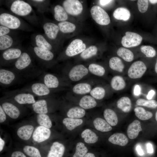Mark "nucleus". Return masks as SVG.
<instances>
[{
    "label": "nucleus",
    "instance_id": "79ce46f5",
    "mask_svg": "<svg viewBox=\"0 0 157 157\" xmlns=\"http://www.w3.org/2000/svg\"><path fill=\"white\" fill-rule=\"evenodd\" d=\"M31 5L36 8L38 11L44 13L47 10L48 1L45 0H28L27 1Z\"/></svg>",
    "mask_w": 157,
    "mask_h": 157
},
{
    "label": "nucleus",
    "instance_id": "7c9ffc66",
    "mask_svg": "<svg viewBox=\"0 0 157 157\" xmlns=\"http://www.w3.org/2000/svg\"><path fill=\"white\" fill-rule=\"evenodd\" d=\"M104 116L107 122L111 126L116 125L118 122V118L115 112L110 108H106L104 111Z\"/></svg>",
    "mask_w": 157,
    "mask_h": 157
},
{
    "label": "nucleus",
    "instance_id": "c756f323",
    "mask_svg": "<svg viewBox=\"0 0 157 157\" xmlns=\"http://www.w3.org/2000/svg\"><path fill=\"white\" fill-rule=\"evenodd\" d=\"M113 16L116 19L126 21L128 20L131 16L129 11L124 7H119L116 9L113 13Z\"/></svg>",
    "mask_w": 157,
    "mask_h": 157
},
{
    "label": "nucleus",
    "instance_id": "473e14b6",
    "mask_svg": "<svg viewBox=\"0 0 157 157\" xmlns=\"http://www.w3.org/2000/svg\"><path fill=\"white\" fill-rule=\"evenodd\" d=\"M109 66L113 70L121 73L124 69V65L122 60L117 57L111 58L109 61Z\"/></svg>",
    "mask_w": 157,
    "mask_h": 157
},
{
    "label": "nucleus",
    "instance_id": "49530a36",
    "mask_svg": "<svg viewBox=\"0 0 157 157\" xmlns=\"http://www.w3.org/2000/svg\"><path fill=\"white\" fill-rule=\"evenodd\" d=\"M136 103L138 106L149 108H155L157 107V101L155 100H147L140 98L137 100Z\"/></svg>",
    "mask_w": 157,
    "mask_h": 157
},
{
    "label": "nucleus",
    "instance_id": "412c9836",
    "mask_svg": "<svg viewBox=\"0 0 157 157\" xmlns=\"http://www.w3.org/2000/svg\"><path fill=\"white\" fill-rule=\"evenodd\" d=\"M65 151V147L63 144L54 142L50 147L47 157H62Z\"/></svg>",
    "mask_w": 157,
    "mask_h": 157
},
{
    "label": "nucleus",
    "instance_id": "58836bf2",
    "mask_svg": "<svg viewBox=\"0 0 157 157\" xmlns=\"http://www.w3.org/2000/svg\"><path fill=\"white\" fill-rule=\"evenodd\" d=\"M136 116L140 119L146 120L151 118L153 116L152 113L146 110L141 107H137L134 109Z\"/></svg>",
    "mask_w": 157,
    "mask_h": 157
},
{
    "label": "nucleus",
    "instance_id": "3c124183",
    "mask_svg": "<svg viewBox=\"0 0 157 157\" xmlns=\"http://www.w3.org/2000/svg\"><path fill=\"white\" fill-rule=\"evenodd\" d=\"M137 4L138 9L140 13H144L147 11L149 7L148 0H138Z\"/></svg>",
    "mask_w": 157,
    "mask_h": 157
},
{
    "label": "nucleus",
    "instance_id": "f257e3e1",
    "mask_svg": "<svg viewBox=\"0 0 157 157\" xmlns=\"http://www.w3.org/2000/svg\"><path fill=\"white\" fill-rule=\"evenodd\" d=\"M6 4L11 13L24 18L32 23L36 24L39 20L31 5L27 1L22 0H10L7 1Z\"/></svg>",
    "mask_w": 157,
    "mask_h": 157
},
{
    "label": "nucleus",
    "instance_id": "864d4df0",
    "mask_svg": "<svg viewBox=\"0 0 157 157\" xmlns=\"http://www.w3.org/2000/svg\"><path fill=\"white\" fill-rule=\"evenodd\" d=\"M6 114L4 111L1 106L0 105V123H2L6 119Z\"/></svg>",
    "mask_w": 157,
    "mask_h": 157
},
{
    "label": "nucleus",
    "instance_id": "6e6d98bb",
    "mask_svg": "<svg viewBox=\"0 0 157 157\" xmlns=\"http://www.w3.org/2000/svg\"><path fill=\"white\" fill-rule=\"evenodd\" d=\"M147 151L148 153L151 154L154 152V149L152 144L148 143L147 144Z\"/></svg>",
    "mask_w": 157,
    "mask_h": 157
},
{
    "label": "nucleus",
    "instance_id": "a211bd4d",
    "mask_svg": "<svg viewBox=\"0 0 157 157\" xmlns=\"http://www.w3.org/2000/svg\"><path fill=\"white\" fill-rule=\"evenodd\" d=\"M50 89L44 83L38 82L33 84L29 90L32 93L37 96L45 97L50 93Z\"/></svg>",
    "mask_w": 157,
    "mask_h": 157
},
{
    "label": "nucleus",
    "instance_id": "f704fd0d",
    "mask_svg": "<svg viewBox=\"0 0 157 157\" xmlns=\"http://www.w3.org/2000/svg\"><path fill=\"white\" fill-rule=\"evenodd\" d=\"M63 123L66 128L69 131H72L76 127L81 125L83 120L80 119L72 118L69 117L64 118Z\"/></svg>",
    "mask_w": 157,
    "mask_h": 157
},
{
    "label": "nucleus",
    "instance_id": "de8ad7c7",
    "mask_svg": "<svg viewBox=\"0 0 157 157\" xmlns=\"http://www.w3.org/2000/svg\"><path fill=\"white\" fill-rule=\"evenodd\" d=\"M24 152L30 157H42L39 150L36 147L30 145L24 147Z\"/></svg>",
    "mask_w": 157,
    "mask_h": 157
},
{
    "label": "nucleus",
    "instance_id": "7ed1b4c3",
    "mask_svg": "<svg viewBox=\"0 0 157 157\" xmlns=\"http://www.w3.org/2000/svg\"><path fill=\"white\" fill-rule=\"evenodd\" d=\"M33 65L32 56L28 52L23 50L20 56L15 62L14 70L20 74L27 73Z\"/></svg>",
    "mask_w": 157,
    "mask_h": 157
},
{
    "label": "nucleus",
    "instance_id": "9b49d317",
    "mask_svg": "<svg viewBox=\"0 0 157 157\" xmlns=\"http://www.w3.org/2000/svg\"><path fill=\"white\" fill-rule=\"evenodd\" d=\"M42 23L44 35L49 40H53L57 38L60 31L58 25L51 22L44 21Z\"/></svg>",
    "mask_w": 157,
    "mask_h": 157
},
{
    "label": "nucleus",
    "instance_id": "39448f33",
    "mask_svg": "<svg viewBox=\"0 0 157 157\" xmlns=\"http://www.w3.org/2000/svg\"><path fill=\"white\" fill-rule=\"evenodd\" d=\"M90 13L93 19L99 24L106 25L110 23L109 15L100 7L96 5L93 6L90 10Z\"/></svg>",
    "mask_w": 157,
    "mask_h": 157
},
{
    "label": "nucleus",
    "instance_id": "ddd939ff",
    "mask_svg": "<svg viewBox=\"0 0 157 157\" xmlns=\"http://www.w3.org/2000/svg\"><path fill=\"white\" fill-rule=\"evenodd\" d=\"M88 70L82 64L76 65L70 70L68 76L69 79L74 81H78L88 74Z\"/></svg>",
    "mask_w": 157,
    "mask_h": 157
},
{
    "label": "nucleus",
    "instance_id": "37998d69",
    "mask_svg": "<svg viewBox=\"0 0 157 157\" xmlns=\"http://www.w3.org/2000/svg\"><path fill=\"white\" fill-rule=\"evenodd\" d=\"M88 69L91 73L98 76H102L105 73V68L103 66L95 63L90 64Z\"/></svg>",
    "mask_w": 157,
    "mask_h": 157
},
{
    "label": "nucleus",
    "instance_id": "f8f14e48",
    "mask_svg": "<svg viewBox=\"0 0 157 157\" xmlns=\"http://www.w3.org/2000/svg\"><path fill=\"white\" fill-rule=\"evenodd\" d=\"M17 78V73L10 70L1 68L0 83L1 85L8 86L15 82Z\"/></svg>",
    "mask_w": 157,
    "mask_h": 157
},
{
    "label": "nucleus",
    "instance_id": "680f3d73",
    "mask_svg": "<svg viewBox=\"0 0 157 157\" xmlns=\"http://www.w3.org/2000/svg\"><path fill=\"white\" fill-rule=\"evenodd\" d=\"M83 157H95L94 154L91 153H87Z\"/></svg>",
    "mask_w": 157,
    "mask_h": 157
},
{
    "label": "nucleus",
    "instance_id": "cd10ccee",
    "mask_svg": "<svg viewBox=\"0 0 157 157\" xmlns=\"http://www.w3.org/2000/svg\"><path fill=\"white\" fill-rule=\"evenodd\" d=\"M97 105V102L95 99L89 95H85L83 96L80 99L79 102L80 107L85 109L94 108Z\"/></svg>",
    "mask_w": 157,
    "mask_h": 157
},
{
    "label": "nucleus",
    "instance_id": "a878e982",
    "mask_svg": "<svg viewBox=\"0 0 157 157\" xmlns=\"http://www.w3.org/2000/svg\"><path fill=\"white\" fill-rule=\"evenodd\" d=\"M93 124L96 129L101 132H108L112 129L106 121L100 117L96 118L93 121Z\"/></svg>",
    "mask_w": 157,
    "mask_h": 157
},
{
    "label": "nucleus",
    "instance_id": "1a4fd4ad",
    "mask_svg": "<svg viewBox=\"0 0 157 157\" xmlns=\"http://www.w3.org/2000/svg\"><path fill=\"white\" fill-rule=\"evenodd\" d=\"M63 7L67 13L72 15L81 14L83 10L81 3L78 0H66L63 3Z\"/></svg>",
    "mask_w": 157,
    "mask_h": 157
},
{
    "label": "nucleus",
    "instance_id": "f03ea898",
    "mask_svg": "<svg viewBox=\"0 0 157 157\" xmlns=\"http://www.w3.org/2000/svg\"><path fill=\"white\" fill-rule=\"evenodd\" d=\"M0 25L6 26L12 30L29 31L31 27L20 17L11 12H0Z\"/></svg>",
    "mask_w": 157,
    "mask_h": 157
},
{
    "label": "nucleus",
    "instance_id": "8fccbe9b",
    "mask_svg": "<svg viewBox=\"0 0 157 157\" xmlns=\"http://www.w3.org/2000/svg\"><path fill=\"white\" fill-rule=\"evenodd\" d=\"M141 52L148 58H152L156 55V51L154 48L149 45H142L140 48Z\"/></svg>",
    "mask_w": 157,
    "mask_h": 157
},
{
    "label": "nucleus",
    "instance_id": "052dcab7",
    "mask_svg": "<svg viewBox=\"0 0 157 157\" xmlns=\"http://www.w3.org/2000/svg\"><path fill=\"white\" fill-rule=\"evenodd\" d=\"M155 92L153 90H151L148 93V95L147 96V98L148 99L150 100L153 97L154 94Z\"/></svg>",
    "mask_w": 157,
    "mask_h": 157
},
{
    "label": "nucleus",
    "instance_id": "c85d7f7f",
    "mask_svg": "<svg viewBox=\"0 0 157 157\" xmlns=\"http://www.w3.org/2000/svg\"><path fill=\"white\" fill-rule=\"evenodd\" d=\"M117 107L124 113H128L132 108V102L130 99L128 97H122L117 101Z\"/></svg>",
    "mask_w": 157,
    "mask_h": 157
},
{
    "label": "nucleus",
    "instance_id": "5701e85b",
    "mask_svg": "<svg viewBox=\"0 0 157 157\" xmlns=\"http://www.w3.org/2000/svg\"><path fill=\"white\" fill-rule=\"evenodd\" d=\"M33 111L37 114H47L48 112V102L46 99L38 100L32 104Z\"/></svg>",
    "mask_w": 157,
    "mask_h": 157
},
{
    "label": "nucleus",
    "instance_id": "f3484780",
    "mask_svg": "<svg viewBox=\"0 0 157 157\" xmlns=\"http://www.w3.org/2000/svg\"><path fill=\"white\" fill-rule=\"evenodd\" d=\"M13 100L19 104H31L36 102L34 95L31 93L22 92L16 94L13 96Z\"/></svg>",
    "mask_w": 157,
    "mask_h": 157
},
{
    "label": "nucleus",
    "instance_id": "6e6552de",
    "mask_svg": "<svg viewBox=\"0 0 157 157\" xmlns=\"http://www.w3.org/2000/svg\"><path fill=\"white\" fill-rule=\"evenodd\" d=\"M142 37L139 34L131 31H127L125 35L122 38L121 43L126 48H130L138 46L141 43Z\"/></svg>",
    "mask_w": 157,
    "mask_h": 157
},
{
    "label": "nucleus",
    "instance_id": "4be33fe9",
    "mask_svg": "<svg viewBox=\"0 0 157 157\" xmlns=\"http://www.w3.org/2000/svg\"><path fill=\"white\" fill-rule=\"evenodd\" d=\"M142 130L140 122L138 120H135L128 126L127 134L130 139H133L137 137L139 132Z\"/></svg>",
    "mask_w": 157,
    "mask_h": 157
},
{
    "label": "nucleus",
    "instance_id": "0eeeda50",
    "mask_svg": "<svg viewBox=\"0 0 157 157\" xmlns=\"http://www.w3.org/2000/svg\"><path fill=\"white\" fill-rule=\"evenodd\" d=\"M31 48L30 51L32 54L44 65H46V63L52 60L54 58V54L51 51L35 46Z\"/></svg>",
    "mask_w": 157,
    "mask_h": 157
},
{
    "label": "nucleus",
    "instance_id": "338daca9",
    "mask_svg": "<svg viewBox=\"0 0 157 157\" xmlns=\"http://www.w3.org/2000/svg\"><path fill=\"white\" fill-rule=\"evenodd\" d=\"M155 118L156 120L157 121V110L156 111L155 113Z\"/></svg>",
    "mask_w": 157,
    "mask_h": 157
},
{
    "label": "nucleus",
    "instance_id": "20e7f679",
    "mask_svg": "<svg viewBox=\"0 0 157 157\" xmlns=\"http://www.w3.org/2000/svg\"><path fill=\"white\" fill-rule=\"evenodd\" d=\"M23 50L18 47H14L3 51L0 56L1 66L6 65L16 60L20 56Z\"/></svg>",
    "mask_w": 157,
    "mask_h": 157
},
{
    "label": "nucleus",
    "instance_id": "2f4dec72",
    "mask_svg": "<svg viewBox=\"0 0 157 157\" xmlns=\"http://www.w3.org/2000/svg\"><path fill=\"white\" fill-rule=\"evenodd\" d=\"M55 19L60 22L66 21L67 19V13L63 7L59 5L55 6L54 8Z\"/></svg>",
    "mask_w": 157,
    "mask_h": 157
},
{
    "label": "nucleus",
    "instance_id": "b1692460",
    "mask_svg": "<svg viewBox=\"0 0 157 157\" xmlns=\"http://www.w3.org/2000/svg\"><path fill=\"white\" fill-rule=\"evenodd\" d=\"M108 140L111 143L122 146L126 145L128 142V139L124 134L117 133L111 135Z\"/></svg>",
    "mask_w": 157,
    "mask_h": 157
},
{
    "label": "nucleus",
    "instance_id": "4c0bfd02",
    "mask_svg": "<svg viewBox=\"0 0 157 157\" xmlns=\"http://www.w3.org/2000/svg\"><path fill=\"white\" fill-rule=\"evenodd\" d=\"M117 53L118 56L126 62H131L134 59L133 53L130 50L126 48H119L117 50Z\"/></svg>",
    "mask_w": 157,
    "mask_h": 157
},
{
    "label": "nucleus",
    "instance_id": "72a5a7b5",
    "mask_svg": "<svg viewBox=\"0 0 157 157\" xmlns=\"http://www.w3.org/2000/svg\"><path fill=\"white\" fill-rule=\"evenodd\" d=\"M81 137L84 139L85 142L93 144L97 142L98 136L93 131L89 129L84 130L81 133Z\"/></svg>",
    "mask_w": 157,
    "mask_h": 157
},
{
    "label": "nucleus",
    "instance_id": "4468645a",
    "mask_svg": "<svg viewBox=\"0 0 157 157\" xmlns=\"http://www.w3.org/2000/svg\"><path fill=\"white\" fill-rule=\"evenodd\" d=\"M51 134V131L50 129L39 126L34 130L32 137L34 141L41 143L48 140Z\"/></svg>",
    "mask_w": 157,
    "mask_h": 157
},
{
    "label": "nucleus",
    "instance_id": "9d476101",
    "mask_svg": "<svg viewBox=\"0 0 157 157\" xmlns=\"http://www.w3.org/2000/svg\"><path fill=\"white\" fill-rule=\"evenodd\" d=\"M85 44L81 39H77L73 40L67 46L65 53L68 57H72L81 53L85 49Z\"/></svg>",
    "mask_w": 157,
    "mask_h": 157
},
{
    "label": "nucleus",
    "instance_id": "ea45409f",
    "mask_svg": "<svg viewBox=\"0 0 157 157\" xmlns=\"http://www.w3.org/2000/svg\"><path fill=\"white\" fill-rule=\"evenodd\" d=\"M36 119L38 123L40 126L50 129L52 126L51 121L47 114H38Z\"/></svg>",
    "mask_w": 157,
    "mask_h": 157
},
{
    "label": "nucleus",
    "instance_id": "4d7b16f0",
    "mask_svg": "<svg viewBox=\"0 0 157 157\" xmlns=\"http://www.w3.org/2000/svg\"><path fill=\"white\" fill-rule=\"evenodd\" d=\"M136 150L138 154L140 156H143L144 154V152L141 146L138 145L136 147Z\"/></svg>",
    "mask_w": 157,
    "mask_h": 157
},
{
    "label": "nucleus",
    "instance_id": "2eb2a0df",
    "mask_svg": "<svg viewBox=\"0 0 157 157\" xmlns=\"http://www.w3.org/2000/svg\"><path fill=\"white\" fill-rule=\"evenodd\" d=\"M18 37L13 34L7 35L0 37V50L3 51L15 47L20 42Z\"/></svg>",
    "mask_w": 157,
    "mask_h": 157
},
{
    "label": "nucleus",
    "instance_id": "13d9d810",
    "mask_svg": "<svg viewBox=\"0 0 157 157\" xmlns=\"http://www.w3.org/2000/svg\"><path fill=\"white\" fill-rule=\"evenodd\" d=\"M112 1L110 0H100L99 1V2L101 6H104L108 4Z\"/></svg>",
    "mask_w": 157,
    "mask_h": 157
},
{
    "label": "nucleus",
    "instance_id": "e433bc0d",
    "mask_svg": "<svg viewBox=\"0 0 157 157\" xmlns=\"http://www.w3.org/2000/svg\"><path fill=\"white\" fill-rule=\"evenodd\" d=\"M85 115L84 109L81 107H74L69 109L67 112L68 117L79 119L83 117Z\"/></svg>",
    "mask_w": 157,
    "mask_h": 157
},
{
    "label": "nucleus",
    "instance_id": "e2e57ef3",
    "mask_svg": "<svg viewBox=\"0 0 157 157\" xmlns=\"http://www.w3.org/2000/svg\"><path fill=\"white\" fill-rule=\"evenodd\" d=\"M139 86L138 85L136 86L134 89V93L135 94H139Z\"/></svg>",
    "mask_w": 157,
    "mask_h": 157
},
{
    "label": "nucleus",
    "instance_id": "a18cd8bd",
    "mask_svg": "<svg viewBox=\"0 0 157 157\" xmlns=\"http://www.w3.org/2000/svg\"><path fill=\"white\" fill-rule=\"evenodd\" d=\"M98 49L96 46H91L82 52L80 55V56L82 58L84 59H89L95 55Z\"/></svg>",
    "mask_w": 157,
    "mask_h": 157
},
{
    "label": "nucleus",
    "instance_id": "bb28decb",
    "mask_svg": "<svg viewBox=\"0 0 157 157\" xmlns=\"http://www.w3.org/2000/svg\"><path fill=\"white\" fill-rule=\"evenodd\" d=\"M110 84L112 89L117 91L124 89L126 85L124 78L119 75L114 76L111 79Z\"/></svg>",
    "mask_w": 157,
    "mask_h": 157
},
{
    "label": "nucleus",
    "instance_id": "bf43d9fd",
    "mask_svg": "<svg viewBox=\"0 0 157 157\" xmlns=\"http://www.w3.org/2000/svg\"><path fill=\"white\" fill-rule=\"evenodd\" d=\"M5 144L4 140L1 137H0V151L1 152L3 149Z\"/></svg>",
    "mask_w": 157,
    "mask_h": 157
},
{
    "label": "nucleus",
    "instance_id": "5fc2aeb1",
    "mask_svg": "<svg viewBox=\"0 0 157 157\" xmlns=\"http://www.w3.org/2000/svg\"><path fill=\"white\" fill-rule=\"evenodd\" d=\"M11 157H27L22 152L20 151H16L13 152Z\"/></svg>",
    "mask_w": 157,
    "mask_h": 157
},
{
    "label": "nucleus",
    "instance_id": "aec40b11",
    "mask_svg": "<svg viewBox=\"0 0 157 157\" xmlns=\"http://www.w3.org/2000/svg\"><path fill=\"white\" fill-rule=\"evenodd\" d=\"M34 130V127L32 125H26L19 127L17 133L20 138L23 140H27L32 135Z\"/></svg>",
    "mask_w": 157,
    "mask_h": 157
},
{
    "label": "nucleus",
    "instance_id": "c9c22d12",
    "mask_svg": "<svg viewBox=\"0 0 157 157\" xmlns=\"http://www.w3.org/2000/svg\"><path fill=\"white\" fill-rule=\"evenodd\" d=\"M91 87L89 83H79L75 85L72 88L74 93L78 94H83L90 92Z\"/></svg>",
    "mask_w": 157,
    "mask_h": 157
},
{
    "label": "nucleus",
    "instance_id": "423d86ee",
    "mask_svg": "<svg viewBox=\"0 0 157 157\" xmlns=\"http://www.w3.org/2000/svg\"><path fill=\"white\" fill-rule=\"evenodd\" d=\"M147 67L144 63L141 60L133 63L127 71V75L130 78L137 79L141 78L147 71Z\"/></svg>",
    "mask_w": 157,
    "mask_h": 157
},
{
    "label": "nucleus",
    "instance_id": "0e129e2a",
    "mask_svg": "<svg viewBox=\"0 0 157 157\" xmlns=\"http://www.w3.org/2000/svg\"><path fill=\"white\" fill-rule=\"evenodd\" d=\"M148 1L151 4H155L157 3V0H149Z\"/></svg>",
    "mask_w": 157,
    "mask_h": 157
},
{
    "label": "nucleus",
    "instance_id": "c03bdc74",
    "mask_svg": "<svg viewBox=\"0 0 157 157\" xmlns=\"http://www.w3.org/2000/svg\"><path fill=\"white\" fill-rule=\"evenodd\" d=\"M91 96L97 100H101L105 97L106 91L105 89L101 86H98L93 88L90 92Z\"/></svg>",
    "mask_w": 157,
    "mask_h": 157
},
{
    "label": "nucleus",
    "instance_id": "603ef678",
    "mask_svg": "<svg viewBox=\"0 0 157 157\" xmlns=\"http://www.w3.org/2000/svg\"><path fill=\"white\" fill-rule=\"evenodd\" d=\"M13 30L6 26L0 25V37L7 35L13 34Z\"/></svg>",
    "mask_w": 157,
    "mask_h": 157
},
{
    "label": "nucleus",
    "instance_id": "a19ab883",
    "mask_svg": "<svg viewBox=\"0 0 157 157\" xmlns=\"http://www.w3.org/2000/svg\"><path fill=\"white\" fill-rule=\"evenodd\" d=\"M57 25L60 31L63 33L73 32L76 28V26L74 24L67 21L59 22Z\"/></svg>",
    "mask_w": 157,
    "mask_h": 157
},
{
    "label": "nucleus",
    "instance_id": "dca6fc26",
    "mask_svg": "<svg viewBox=\"0 0 157 157\" xmlns=\"http://www.w3.org/2000/svg\"><path fill=\"white\" fill-rule=\"evenodd\" d=\"M6 114L13 119L18 118L20 115L19 108L10 101H6L0 105Z\"/></svg>",
    "mask_w": 157,
    "mask_h": 157
},
{
    "label": "nucleus",
    "instance_id": "09e8293b",
    "mask_svg": "<svg viewBox=\"0 0 157 157\" xmlns=\"http://www.w3.org/2000/svg\"><path fill=\"white\" fill-rule=\"evenodd\" d=\"M88 149L84 144L82 142L76 144L75 152L73 157H83L87 153Z\"/></svg>",
    "mask_w": 157,
    "mask_h": 157
},
{
    "label": "nucleus",
    "instance_id": "69168bd1",
    "mask_svg": "<svg viewBox=\"0 0 157 157\" xmlns=\"http://www.w3.org/2000/svg\"><path fill=\"white\" fill-rule=\"evenodd\" d=\"M155 71L156 73L157 74V58L155 66Z\"/></svg>",
    "mask_w": 157,
    "mask_h": 157
},
{
    "label": "nucleus",
    "instance_id": "393cba45",
    "mask_svg": "<svg viewBox=\"0 0 157 157\" xmlns=\"http://www.w3.org/2000/svg\"><path fill=\"white\" fill-rule=\"evenodd\" d=\"M43 83L50 89L58 88L60 84L58 78L53 74L49 73L44 74L43 76Z\"/></svg>",
    "mask_w": 157,
    "mask_h": 157
},
{
    "label": "nucleus",
    "instance_id": "6ab92c4d",
    "mask_svg": "<svg viewBox=\"0 0 157 157\" xmlns=\"http://www.w3.org/2000/svg\"><path fill=\"white\" fill-rule=\"evenodd\" d=\"M35 46L51 51L52 45L44 35L40 34L34 35L32 38Z\"/></svg>",
    "mask_w": 157,
    "mask_h": 157
}]
</instances>
